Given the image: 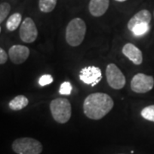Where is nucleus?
<instances>
[{
	"mask_svg": "<svg viewBox=\"0 0 154 154\" xmlns=\"http://www.w3.org/2000/svg\"><path fill=\"white\" fill-rule=\"evenodd\" d=\"M114 106L111 97L104 93L89 94L84 100L83 111L88 118L99 120L106 116Z\"/></svg>",
	"mask_w": 154,
	"mask_h": 154,
	"instance_id": "nucleus-1",
	"label": "nucleus"
},
{
	"mask_svg": "<svg viewBox=\"0 0 154 154\" xmlns=\"http://www.w3.org/2000/svg\"><path fill=\"white\" fill-rule=\"evenodd\" d=\"M154 87V78L143 73H138L133 77L130 88L134 93L146 94L151 91Z\"/></svg>",
	"mask_w": 154,
	"mask_h": 154,
	"instance_id": "nucleus-6",
	"label": "nucleus"
},
{
	"mask_svg": "<svg viewBox=\"0 0 154 154\" xmlns=\"http://www.w3.org/2000/svg\"><path fill=\"white\" fill-rule=\"evenodd\" d=\"M28 105V99L24 95H18L11 100L9 107L12 110H21Z\"/></svg>",
	"mask_w": 154,
	"mask_h": 154,
	"instance_id": "nucleus-13",
	"label": "nucleus"
},
{
	"mask_svg": "<svg viewBox=\"0 0 154 154\" xmlns=\"http://www.w3.org/2000/svg\"><path fill=\"white\" fill-rule=\"evenodd\" d=\"M116 1H117V2H125L127 0H116Z\"/></svg>",
	"mask_w": 154,
	"mask_h": 154,
	"instance_id": "nucleus-22",
	"label": "nucleus"
},
{
	"mask_svg": "<svg viewBox=\"0 0 154 154\" xmlns=\"http://www.w3.org/2000/svg\"><path fill=\"white\" fill-rule=\"evenodd\" d=\"M50 110L54 120L61 124L68 122L71 117V105L66 99H53L50 104Z\"/></svg>",
	"mask_w": 154,
	"mask_h": 154,
	"instance_id": "nucleus-3",
	"label": "nucleus"
},
{
	"mask_svg": "<svg viewBox=\"0 0 154 154\" xmlns=\"http://www.w3.org/2000/svg\"><path fill=\"white\" fill-rule=\"evenodd\" d=\"M80 80L87 85L96 86L102 79V72L99 67L88 66L83 68L79 74Z\"/></svg>",
	"mask_w": 154,
	"mask_h": 154,
	"instance_id": "nucleus-8",
	"label": "nucleus"
},
{
	"mask_svg": "<svg viewBox=\"0 0 154 154\" xmlns=\"http://www.w3.org/2000/svg\"><path fill=\"white\" fill-rule=\"evenodd\" d=\"M110 5V0H90L89 12L94 17H102L107 11Z\"/></svg>",
	"mask_w": 154,
	"mask_h": 154,
	"instance_id": "nucleus-11",
	"label": "nucleus"
},
{
	"mask_svg": "<svg viewBox=\"0 0 154 154\" xmlns=\"http://www.w3.org/2000/svg\"><path fill=\"white\" fill-rule=\"evenodd\" d=\"M122 53L135 65H140L143 62L142 51L131 43L124 45L122 47Z\"/></svg>",
	"mask_w": 154,
	"mask_h": 154,
	"instance_id": "nucleus-10",
	"label": "nucleus"
},
{
	"mask_svg": "<svg viewBox=\"0 0 154 154\" xmlns=\"http://www.w3.org/2000/svg\"><path fill=\"white\" fill-rule=\"evenodd\" d=\"M140 115L144 119L150 122H154V105H148L142 109Z\"/></svg>",
	"mask_w": 154,
	"mask_h": 154,
	"instance_id": "nucleus-16",
	"label": "nucleus"
},
{
	"mask_svg": "<svg viewBox=\"0 0 154 154\" xmlns=\"http://www.w3.org/2000/svg\"><path fill=\"white\" fill-rule=\"evenodd\" d=\"M11 11V6L9 3H7V2L1 3V5H0V22L1 23L5 20L6 17L9 16Z\"/></svg>",
	"mask_w": 154,
	"mask_h": 154,
	"instance_id": "nucleus-18",
	"label": "nucleus"
},
{
	"mask_svg": "<svg viewBox=\"0 0 154 154\" xmlns=\"http://www.w3.org/2000/svg\"><path fill=\"white\" fill-rule=\"evenodd\" d=\"M12 150L17 154H40L43 146L38 140L33 138L23 137L14 140Z\"/></svg>",
	"mask_w": 154,
	"mask_h": 154,
	"instance_id": "nucleus-4",
	"label": "nucleus"
},
{
	"mask_svg": "<svg viewBox=\"0 0 154 154\" xmlns=\"http://www.w3.org/2000/svg\"><path fill=\"white\" fill-rule=\"evenodd\" d=\"M30 54L28 47L21 45H12L9 50V57L15 64H22L27 60Z\"/></svg>",
	"mask_w": 154,
	"mask_h": 154,
	"instance_id": "nucleus-9",
	"label": "nucleus"
},
{
	"mask_svg": "<svg viewBox=\"0 0 154 154\" xmlns=\"http://www.w3.org/2000/svg\"><path fill=\"white\" fill-rule=\"evenodd\" d=\"M53 82V77L51 76V75H44L39 78L38 80V84L41 87H45L47 86L51 83Z\"/></svg>",
	"mask_w": 154,
	"mask_h": 154,
	"instance_id": "nucleus-20",
	"label": "nucleus"
},
{
	"mask_svg": "<svg viewBox=\"0 0 154 154\" xmlns=\"http://www.w3.org/2000/svg\"><path fill=\"white\" fill-rule=\"evenodd\" d=\"M105 75L107 82L110 88L116 90H120L124 88L126 84V78L116 64L109 63L105 69Z\"/></svg>",
	"mask_w": 154,
	"mask_h": 154,
	"instance_id": "nucleus-5",
	"label": "nucleus"
},
{
	"mask_svg": "<svg viewBox=\"0 0 154 154\" xmlns=\"http://www.w3.org/2000/svg\"><path fill=\"white\" fill-rule=\"evenodd\" d=\"M72 92V85L69 82H64L61 84L59 94L62 95H69Z\"/></svg>",
	"mask_w": 154,
	"mask_h": 154,
	"instance_id": "nucleus-19",
	"label": "nucleus"
},
{
	"mask_svg": "<svg viewBox=\"0 0 154 154\" xmlns=\"http://www.w3.org/2000/svg\"><path fill=\"white\" fill-rule=\"evenodd\" d=\"M57 0H38V8L41 12L50 13L55 9Z\"/></svg>",
	"mask_w": 154,
	"mask_h": 154,
	"instance_id": "nucleus-15",
	"label": "nucleus"
},
{
	"mask_svg": "<svg viewBox=\"0 0 154 154\" xmlns=\"http://www.w3.org/2000/svg\"><path fill=\"white\" fill-rule=\"evenodd\" d=\"M150 29V26L149 24H146V23H143V24H139L137 26H135L134 28H133L132 33L137 36V37H140V36H143L144 34L147 33Z\"/></svg>",
	"mask_w": 154,
	"mask_h": 154,
	"instance_id": "nucleus-17",
	"label": "nucleus"
},
{
	"mask_svg": "<svg viewBox=\"0 0 154 154\" xmlns=\"http://www.w3.org/2000/svg\"><path fill=\"white\" fill-rule=\"evenodd\" d=\"M21 22H22V15L20 13H14L8 18L6 22V28L8 31L13 32L17 30Z\"/></svg>",
	"mask_w": 154,
	"mask_h": 154,
	"instance_id": "nucleus-14",
	"label": "nucleus"
},
{
	"mask_svg": "<svg viewBox=\"0 0 154 154\" xmlns=\"http://www.w3.org/2000/svg\"><path fill=\"white\" fill-rule=\"evenodd\" d=\"M152 21V14L147 10H141L137 12L128 22V28L132 32L133 28L139 24H150Z\"/></svg>",
	"mask_w": 154,
	"mask_h": 154,
	"instance_id": "nucleus-12",
	"label": "nucleus"
},
{
	"mask_svg": "<svg viewBox=\"0 0 154 154\" xmlns=\"http://www.w3.org/2000/svg\"><path fill=\"white\" fill-rule=\"evenodd\" d=\"M8 60V55H7V53L5 52V51L3 49V48H1L0 49V64L1 65H3V64H5L6 62Z\"/></svg>",
	"mask_w": 154,
	"mask_h": 154,
	"instance_id": "nucleus-21",
	"label": "nucleus"
},
{
	"mask_svg": "<svg viewBox=\"0 0 154 154\" xmlns=\"http://www.w3.org/2000/svg\"><path fill=\"white\" fill-rule=\"evenodd\" d=\"M20 38L25 43H33L38 37V29L33 20L30 17L24 19L20 27Z\"/></svg>",
	"mask_w": 154,
	"mask_h": 154,
	"instance_id": "nucleus-7",
	"label": "nucleus"
},
{
	"mask_svg": "<svg viewBox=\"0 0 154 154\" xmlns=\"http://www.w3.org/2000/svg\"><path fill=\"white\" fill-rule=\"evenodd\" d=\"M87 32L86 23L82 18H74L69 22L66 28L65 38L70 46H79L82 43Z\"/></svg>",
	"mask_w": 154,
	"mask_h": 154,
	"instance_id": "nucleus-2",
	"label": "nucleus"
}]
</instances>
